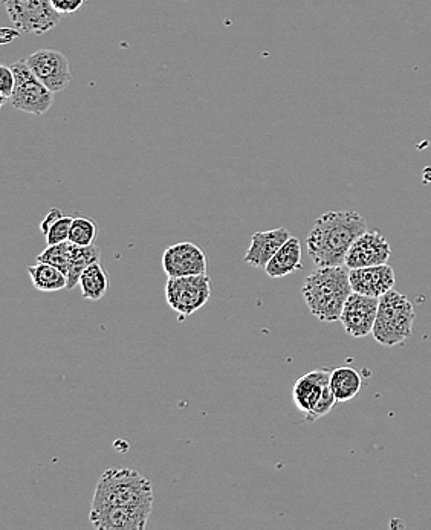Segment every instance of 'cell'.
Returning a JSON list of instances; mask_svg holds the SVG:
<instances>
[{
    "label": "cell",
    "instance_id": "1",
    "mask_svg": "<svg viewBox=\"0 0 431 530\" xmlns=\"http://www.w3.org/2000/svg\"><path fill=\"white\" fill-rule=\"evenodd\" d=\"M367 231L358 211H328L321 214L308 234V254L315 266H341L350 246Z\"/></svg>",
    "mask_w": 431,
    "mask_h": 530
},
{
    "label": "cell",
    "instance_id": "2",
    "mask_svg": "<svg viewBox=\"0 0 431 530\" xmlns=\"http://www.w3.org/2000/svg\"><path fill=\"white\" fill-rule=\"evenodd\" d=\"M350 269L341 266H317L303 283L302 295L309 312L323 323L340 321L344 304L354 292Z\"/></svg>",
    "mask_w": 431,
    "mask_h": 530
},
{
    "label": "cell",
    "instance_id": "3",
    "mask_svg": "<svg viewBox=\"0 0 431 530\" xmlns=\"http://www.w3.org/2000/svg\"><path fill=\"white\" fill-rule=\"evenodd\" d=\"M152 482L130 468H109L104 471L95 488L92 506H121L152 514Z\"/></svg>",
    "mask_w": 431,
    "mask_h": 530
},
{
    "label": "cell",
    "instance_id": "4",
    "mask_svg": "<svg viewBox=\"0 0 431 530\" xmlns=\"http://www.w3.org/2000/svg\"><path fill=\"white\" fill-rule=\"evenodd\" d=\"M415 323V309L412 301L401 292H387L380 298L372 335L376 343L384 347L404 346L410 340Z\"/></svg>",
    "mask_w": 431,
    "mask_h": 530
},
{
    "label": "cell",
    "instance_id": "5",
    "mask_svg": "<svg viewBox=\"0 0 431 530\" xmlns=\"http://www.w3.org/2000/svg\"><path fill=\"white\" fill-rule=\"evenodd\" d=\"M332 369H318L306 373L292 388V399L309 422L326 416L338 404L331 388Z\"/></svg>",
    "mask_w": 431,
    "mask_h": 530
},
{
    "label": "cell",
    "instance_id": "6",
    "mask_svg": "<svg viewBox=\"0 0 431 530\" xmlns=\"http://www.w3.org/2000/svg\"><path fill=\"white\" fill-rule=\"evenodd\" d=\"M211 295V278L207 274L169 277L166 298L179 318H187L207 304Z\"/></svg>",
    "mask_w": 431,
    "mask_h": 530
},
{
    "label": "cell",
    "instance_id": "7",
    "mask_svg": "<svg viewBox=\"0 0 431 530\" xmlns=\"http://www.w3.org/2000/svg\"><path fill=\"white\" fill-rule=\"evenodd\" d=\"M16 75V89L11 95V104L25 114L45 115L54 103V92L49 91L42 81L34 75L26 60L11 65Z\"/></svg>",
    "mask_w": 431,
    "mask_h": 530
},
{
    "label": "cell",
    "instance_id": "8",
    "mask_svg": "<svg viewBox=\"0 0 431 530\" xmlns=\"http://www.w3.org/2000/svg\"><path fill=\"white\" fill-rule=\"evenodd\" d=\"M5 10L17 30L25 34L48 33L60 23L51 0H4Z\"/></svg>",
    "mask_w": 431,
    "mask_h": 530
},
{
    "label": "cell",
    "instance_id": "9",
    "mask_svg": "<svg viewBox=\"0 0 431 530\" xmlns=\"http://www.w3.org/2000/svg\"><path fill=\"white\" fill-rule=\"evenodd\" d=\"M26 63L49 91H65L72 81L71 66L66 55L56 49H39L31 54Z\"/></svg>",
    "mask_w": 431,
    "mask_h": 530
},
{
    "label": "cell",
    "instance_id": "10",
    "mask_svg": "<svg viewBox=\"0 0 431 530\" xmlns=\"http://www.w3.org/2000/svg\"><path fill=\"white\" fill-rule=\"evenodd\" d=\"M380 308V298L352 292L344 304L341 324L350 337L364 338L370 335L375 326L376 315Z\"/></svg>",
    "mask_w": 431,
    "mask_h": 530
},
{
    "label": "cell",
    "instance_id": "11",
    "mask_svg": "<svg viewBox=\"0 0 431 530\" xmlns=\"http://www.w3.org/2000/svg\"><path fill=\"white\" fill-rule=\"evenodd\" d=\"M392 248L380 231L367 230L363 236L350 246L344 265L349 269L369 268V266L386 265L389 262Z\"/></svg>",
    "mask_w": 431,
    "mask_h": 530
},
{
    "label": "cell",
    "instance_id": "12",
    "mask_svg": "<svg viewBox=\"0 0 431 530\" xmlns=\"http://www.w3.org/2000/svg\"><path fill=\"white\" fill-rule=\"evenodd\" d=\"M207 265V256L195 243H176L163 256V268L169 277L207 274Z\"/></svg>",
    "mask_w": 431,
    "mask_h": 530
},
{
    "label": "cell",
    "instance_id": "13",
    "mask_svg": "<svg viewBox=\"0 0 431 530\" xmlns=\"http://www.w3.org/2000/svg\"><path fill=\"white\" fill-rule=\"evenodd\" d=\"M89 518L98 530H143L149 523L150 515L135 509L104 505L92 506Z\"/></svg>",
    "mask_w": 431,
    "mask_h": 530
},
{
    "label": "cell",
    "instance_id": "14",
    "mask_svg": "<svg viewBox=\"0 0 431 530\" xmlns=\"http://www.w3.org/2000/svg\"><path fill=\"white\" fill-rule=\"evenodd\" d=\"M350 285L354 292L367 297L381 298L392 291L396 283L395 269L390 265L350 269Z\"/></svg>",
    "mask_w": 431,
    "mask_h": 530
},
{
    "label": "cell",
    "instance_id": "15",
    "mask_svg": "<svg viewBox=\"0 0 431 530\" xmlns=\"http://www.w3.org/2000/svg\"><path fill=\"white\" fill-rule=\"evenodd\" d=\"M289 231L286 228H276V230L263 231V233L253 234L250 249L244 262L253 268L265 269L269 260L276 256L277 251L288 242Z\"/></svg>",
    "mask_w": 431,
    "mask_h": 530
},
{
    "label": "cell",
    "instance_id": "16",
    "mask_svg": "<svg viewBox=\"0 0 431 530\" xmlns=\"http://www.w3.org/2000/svg\"><path fill=\"white\" fill-rule=\"evenodd\" d=\"M302 268V243L297 237L291 236L276 256L269 260L265 271L271 278H282Z\"/></svg>",
    "mask_w": 431,
    "mask_h": 530
},
{
    "label": "cell",
    "instance_id": "17",
    "mask_svg": "<svg viewBox=\"0 0 431 530\" xmlns=\"http://www.w3.org/2000/svg\"><path fill=\"white\" fill-rule=\"evenodd\" d=\"M363 379L352 367H337L331 372V388L337 402H347L360 393Z\"/></svg>",
    "mask_w": 431,
    "mask_h": 530
},
{
    "label": "cell",
    "instance_id": "18",
    "mask_svg": "<svg viewBox=\"0 0 431 530\" xmlns=\"http://www.w3.org/2000/svg\"><path fill=\"white\" fill-rule=\"evenodd\" d=\"M28 272L37 291L57 292L68 288V277L49 263L37 262L28 268Z\"/></svg>",
    "mask_w": 431,
    "mask_h": 530
},
{
    "label": "cell",
    "instance_id": "19",
    "mask_svg": "<svg viewBox=\"0 0 431 530\" xmlns=\"http://www.w3.org/2000/svg\"><path fill=\"white\" fill-rule=\"evenodd\" d=\"M72 220L74 217L63 216L59 208H51L40 223V230L45 234L46 245H57V243L69 240Z\"/></svg>",
    "mask_w": 431,
    "mask_h": 530
},
{
    "label": "cell",
    "instance_id": "20",
    "mask_svg": "<svg viewBox=\"0 0 431 530\" xmlns=\"http://www.w3.org/2000/svg\"><path fill=\"white\" fill-rule=\"evenodd\" d=\"M80 288H82L83 298L91 301H98L107 294L109 280L106 271L100 262L92 263L80 278Z\"/></svg>",
    "mask_w": 431,
    "mask_h": 530
},
{
    "label": "cell",
    "instance_id": "21",
    "mask_svg": "<svg viewBox=\"0 0 431 530\" xmlns=\"http://www.w3.org/2000/svg\"><path fill=\"white\" fill-rule=\"evenodd\" d=\"M77 251L78 246L66 240V242L57 243V245H48V248L37 256V262H45L56 266L66 275L71 269L75 256H77Z\"/></svg>",
    "mask_w": 431,
    "mask_h": 530
},
{
    "label": "cell",
    "instance_id": "22",
    "mask_svg": "<svg viewBox=\"0 0 431 530\" xmlns=\"http://www.w3.org/2000/svg\"><path fill=\"white\" fill-rule=\"evenodd\" d=\"M100 257V249L97 246H78L77 256H75L71 269L66 274V277H68V288L66 289H74L75 286L80 285V278H82L83 272L92 263L100 262Z\"/></svg>",
    "mask_w": 431,
    "mask_h": 530
},
{
    "label": "cell",
    "instance_id": "23",
    "mask_svg": "<svg viewBox=\"0 0 431 530\" xmlns=\"http://www.w3.org/2000/svg\"><path fill=\"white\" fill-rule=\"evenodd\" d=\"M98 234L97 223L91 217L78 216L72 220L71 231H69V242L77 246L94 245Z\"/></svg>",
    "mask_w": 431,
    "mask_h": 530
},
{
    "label": "cell",
    "instance_id": "24",
    "mask_svg": "<svg viewBox=\"0 0 431 530\" xmlns=\"http://www.w3.org/2000/svg\"><path fill=\"white\" fill-rule=\"evenodd\" d=\"M14 89H16V75H14L11 66H0V104L11 98Z\"/></svg>",
    "mask_w": 431,
    "mask_h": 530
},
{
    "label": "cell",
    "instance_id": "25",
    "mask_svg": "<svg viewBox=\"0 0 431 530\" xmlns=\"http://www.w3.org/2000/svg\"><path fill=\"white\" fill-rule=\"evenodd\" d=\"M52 7L60 16L77 13L80 8L88 4V0H51Z\"/></svg>",
    "mask_w": 431,
    "mask_h": 530
},
{
    "label": "cell",
    "instance_id": "26",
    "mask_svg": "<svg viewBox=\"0 0 431 530\" xmlns=\"http://www.w3.org/2000/svg\"><path fill=\"white\" fill-rule=\"evenodd\" d=\"M20 36H22V31L17 30L16 26L14 28H2L0 30V43L8 45L13 40L19 39Z\"/></svg>",
    "mask_w": 431,
    "mask_h": 530
}]
</instances>
